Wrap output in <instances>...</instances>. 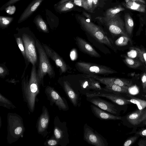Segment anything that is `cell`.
<instances>
[{
    "mask_svg": "<svg viewBox=\"0 0 146 146\" xmlns=\"http://www.w3.org/2000/svg\"><path fill=\"white\" fill-rule=\"evenodd\" d=\"M44 92L50 102V105L52 106L54 104L60 110L67 111L68 110V106L65 100L53 88L47 86Z\"/></svg>",
    "mask_w": 146,
    "mask_h": 146,
    "instance_id": "30bf717a",
    "label": "cell"
},
{
    "mask_svg": "<svg viewBox=\"0 0 146 146\" xmlns=\"http://www.w3.org/2000/svg\"><path fill=\"white\" fill-rule=\"evenodd\" d=\"M82 14L88 19L90 20H91V17L90 14L84 11L82 12Z\"/></svg>",
    "mask_w": 146,
    "mask_h": 146,
    "instance_id": "7dc6e473",
    "label": "cell"
},
{
    "mask_svg": "<svg viewBox=\"0 0 146 146\" xmlns=\"http://www.w3.org/2000/svg\"><path fill=\"white\" fill-rule=\"evenodd\" d=\"M124 61L129 67L136 68L141 66L143 63L140 61L127 56H125Z\"/></svg>",
    "mask_w": 146,
    "mask_h": 146,
    "instance_id": "484cf974",
    "label": "cell"
},
{
    "mask_svg": "<svg viewBox=\"0 0 146 146\" xmlns=\"http://www.w3.org/2000/svg\"><path fill=\"white\" fill-rule=\"evenodd\" d=\"M105 85L103 89L104 90L106 91L118 93H129V88L124 87L113 84H109Z\"/></svg>",
    "mask_w": 146,
    "mask_h": 146,
    "instance_id": "603a6c76",
    "label": "cell"
},
{
    "mask_svg": "<svg viewBox=\"0 0 146 146\" xmlns=\"http://www.w3.org/2000/svg\"><path fill=\"white\" fill-rule=\"evenodd\" d=\"M141 79L143 89V90H145L146 89V70L141 76Z\"/></svg>",
    "mask_w": 146,
    "mask_h": 146,
    "instance_id": "b9f144b4",
    "label": "cell"
},
{
    "mask_svg": "<svg viewBox=\"0 0 146 146\" xmlns=\"http://www.w3.org/2000/svg\"><path fill=\"white\" fill-rule=\"evenodd\" d=\"M83 7L87 11L92 12L94 10L93 0H84Z\"/></svg>",
    "mask_w": 146,
    "mask_h": 146,
    "instance_id": "e575fe53",
    "label": "cell"
},
{
    "mask_svg": "<svg viewBox=\"0 0 146 146\" xmlns=\"http://www.w3.org/2000/svg\"><path fill=\"white\" fill-rule=\"evenodd\" d=\"M124 19L125 29L128 36L130 37L131 35L134 25L133 20L128 13L125 14Z\"/></svg>",
    "mask_w": 146,
    "mask_h": 146,
    "instance_id": "d4e9b609",
    "label": "cell"
},
{
    "mask_svg": "<svg viewBox=\"0 0 146 146\" xmlns=\"http://www.w3.org/2000/svg\"><path fill=\"white\" fill-rule=\"evenodd\" d=\"M36 46L39 57V63L37 70V77L40 84L44 85L43 79L48 74L50 78H54L55 73L42 45L39 40H36Z\"/></svg>",
    "mask_w": 146,
    "mask_h": 146,
    "instance_id": "3957f363",
    "label": "cell"
},
{
    "mask_svg": "<svg viewBox=\"0 0 146 146\" xmlns=\"http://www.w3.org/2000/svg\"><path fill=\"white\" fill-rule=\"evenodd\" d=\"M0 105L9 109H13L16 108L9 100L1 94L0 95Z\"/></svg>",
    "mask_w": 146,
    "mask_h": 146,
    "instance_id": "4dcf8cb0",
    "label": "cell"
},
{
    "mask_svg": "<svg viewBox=\"0 0 146 146\" xmlns=\"http://www.w3.org/2000/svg\"><path fill=\"white\" fill-rule=\"evenodd\" d=\"M9 74V72L7 67L5 65L2 64L0 66V77L2 78H4Z\"/></svg>",
    "mask_w": 146,
    "mask_h": 146,
    "instance_id": "d590c367",
    "label": "cell"
},
{
    "mask_svg": "<svg viewBox=\"0 0 146 146\" xmlns=\"http://www.w3.org/2000/svg\"><path fill=\"white\" fill-rule=\"evenodd\" d=\"M70 0H61L58 3L56 4L57 5H59Z\"/></svg>",
    "mask_w": 146,
    "mask_h": 146,
    "instance_id": "681fc988",
    "label": "cell"
},
{
    "mask_svg": "<svg viewBox=\"0 0 146 146\" xmlns=\"http://www.w3.org/2000/svg\"><path fill=\"white\" fill-rule=\"evenodd\" d=\"M50 120L48 110L44 106L42 107V113L38 119L36 125L38 133L44 137H45L48 133L47 129Z\"/></svg>",
    "mask_w": 146,
    "mask_h": 146,
    "instance_id": "7c38bea8",
    "label": "cell"
},
{
    "mask_svg": "<svg viewBox=\"0 0 146 146\" xmlns=\"http://www.w3.org/2000/svg\"><path fill=\"white\" fill-rule=\"evenodd\" d=\"M86 80H81L80 82L81 86L83 88L87 89H90V82L88 78H86Z\"/></svg>",
    "mask_w": 146,
    "mask_h": 146,
    "instance_id": "f35d334b",
    "label": "cell"
},
{
    "mask_svg": "<svg viewBox=\"0 0 146 146\" xmlns=\"http://www.w3.org/2000/svg\"><path fill=\"white\" fill-rule=\"evenodd\" d=\"M46 16L48 23L51 29H52L57 23V17L48 10H46Z\"/></svg>",
    "mask_w": 146,
    "mask_h": 146,
    "instance_id": "f1b7e54d",
    "label": "cell"
},
{
    "mask_svg": "<svg viewBox=\"0 0 146 146\" xmlns=\"http://www.w3.org/2000/svg\"><path fill=\"white\" fill-rule=\"evenodd\" d=\"M131 0H125V3L124 5L127 8L138 11L144 12L145 11V6L144 4L140 2Z\"/></svg>",
    "mask_w": 146,
    "mask_h": 146,
    "instance_id": "44dd1931",
    "label": "cell"
},
{
    "mask_svg": "<svg viewBox=\"0 0 146 146\" xmlns=\"http://www.w3.org/2000/svg\"><path fill=\"white\" fill-rule=\"evenodd\" d=\"M125 10V9L120 5L116 6L108 9L105 13V17H113L119 13V12Z\"/></svg>",
    "mask_w": 146,
    "mask_h": 146,
    "instance_id": "4316f807",
    "label": "cell"
},
{
    "mask_svg": "<svg viewBox=\"0 0 146 146\" xmlns=\"http://www.w3.org/2000/svg\"><path fill=\"white\" fill-rule=\"evenodd\" d=\"M136 133L142 137H146V129L142 130Z\"/></svg>",
    "mask_w": 146,
    "mask_h": 146,
    "instance_id": "f6af8a7d",
    "label": "cell"
},
{
    "mask_svg": "<svg viewBox=\"0 0 146 146\" xmlns=\"http://www.w3.org/2000/svg\"><path fill=\"white\" fill-rule=\"evenodd\" d=\"M62 86L73 105L75 107L79 106L78 96L73 90L69 83L67 81H64L62 82Z\"/></svg>",
    "mask_w": 146,
    "mask_h": 146,
    "instance_id": "ffe728a7",
    "label": "cell"
},
{
    "mask_svg": "<svg viewBox=\"0 0 146 146\" xmlns=\"http://www.w3.org/2000/svg\"><path fill=\"white\" fill-rule=\"evenodd\" d=\"M89 98L87 99L88 101L101 109L112 114L117 113V110L113 104L99 98Z\"/></svg>",
    "mask_w": 146,
    "mask_h": 146,
    "instance_id": "9a60e30c",
    "label": "cell"
},
{
    "mask_svg": "<svg viewBox=\"0 0 146 146\" xmlns=\"http://www.w3.org/2000/svg\"><path fill=\"white\" fill-rule=\"evenodd\" d=\"M75 40L78 47L81 51L92 57H101L100 54L95 49L84 39L76 36Z\"/></svg>",
    "mask_w": 146,
    "mask_h": 146,
    "instance_id": "2e32d148",
    "label": "cell"
},
{
    "mask_svg": "<svg viewBox=\"0 0 146 146\" xmlns=\"http://www.w3.org/2000/svg\"><path fill=\"white\" fill-rule=\"evenodd\" d=\"M42 44L48 56L54 61L56 65L60 68L62 73H65L68 70V67L63 59L50 47L43 43Z\"/></svg>",
    "mask_w": 146,
    "mask_h": 146,
    "instance_id": "4fadbf2b",
    "label": "cell"
},
{
    "mask_svg": "<svg viewBox=\"0 0 146 146\" xmlns=\"http://www.w3.org/2000/svg\"><path fill=\"white\" fill-rule=\"evenodd\" d=\"M16 40L23 56L25 60H27L25 52V47L22 37L19 36L16 37Z\"/></svg>",
    "mask_w": 146,
    "mask_h": 146,
    "instance_id": "836d02e7",
    "label": "cell"
},
{
    "mask_svg": "<svg viewBox=\"0 0 146 146\" xmlns=\"http://www.w3.org/2000/svg\"><path fill=\"white\" fill-rule=\"evenodd\" d=\"M7 140L11 143L23 136L25 131L22 118L16 113H9L7 115Z\"/></svg>",
    "mask_w": 146,
    "mask_h": 146,
    "instance_id": "277c9868",
    "label": "cell"
},
{
    "mask_svg": "<svg viewBox=\"0 0 146 146\" xmlns=\"http://www.w3.org/2000/svg\"><path fill=\"white\" fill-rule=\"evenodd\" d=\"M21 85L24 100L27 103L30 111L33 112L34 110L35 99L39 92L40 85L38 78L35 65H32L29 79L28 75L24 77L22 80Z\"/></svg>",
    "mask_w": 146,
    "mask_h": 146,
    "instance_id": "6da1fadb",
    "label": "cell"
},
{
    "mask_svg": "<svg viewBox=\"0 0 146 146\" xmlns=\"http://www.w3.org/2000/svg\"><path fill=\"white\" fill-rule=\"evenodd\" d=\"M126 118L131 124L137 125L146 119V109H138L128 115Z\"/></svg>",
    "mask_w": 146,
    "mask_h": 146,
    "instance_id": "ac0fdd59",
    "label": "cell"
},
{
    "mask_svg": "<svg viewBox=\"0 0 146 146\" xmlns=\"http://www.w3.org/2000/svg\"><path fill=\"white\" fill-rule=\"evenodd\" d=\"M74 7L75 4L72 0L58 5L55 4L54 5L56 11L60 13L69 11L73 9Z\"/></svg>",
    "mask_w": 146,
    "mask_h": 146,
    "instance_id": "7402d4cb",
    "label": "cell"
},
{
    "mask_svg": "<svg viewBox=\"0 0 146 146\" xmlns=\"http://www.w3.org/2000/svg\"><path fill=\"white\" fill-rule=\"evenodd\" d=\"M75 66L80 72L87 74L108 75L117 73L107 66L89 62H78L76 63Z\"/></svg>",
    "mask_w": 146,
    "mask_h": 146,
    "instance_id": "8992f818",
    "label": "cell"
},
{
    "mask_svg": "<svg viewBox=\"0 0 146 146\" xmlns=\"http://www.w3.org/2000/svg\"><path fill=\"white\" fill-rule=\"evenodd\" d=\"M53 136L58 141V145L66 146L69 143L68 128L65 122L60 121L58 116L54 118V121Z\"/></svg>",
    "mask_w": 146,
    "mask_h": 146,
    "instance_id": "52a82bcc",
    "label": "cell"
},
{
    "mask_svg": "<svg viewBox=\"0 0 146 146\" xmlns=\"http://www.w3.org/2000/svg\"><path fill=\"white\" fill-rule=\"evenodd\" d=\"M19 0H9L1 7L0 10L1 11L3 10L7 7L10 5H13Z\"/></svg>",
    "mask_w": 146,
    "mask_h": 146,
    "instance_id": "60d3db41",
    "label": "cell"
},
{
    "mask_svg": "<svg viewBox=\"0 0 146 146\" xmlns=\"http://www.w3.org/2000/svg\"><path fill=\"white\" fill-rule=\"evenodd\" d=\"M131 99L127 100L132 103L137 105L139 109L142 110L146 107V101L131 96H128Z\"/></svg>",
    "mask_w": 146,
    "mask_h": 146,
    "instance_id": "83f0119b",
    "label": "cell"
},
{
    "mask_svg": "<svg viewBox=\"0 0 146 146\" xmlns=\"http://www.w3.org/2000/svg\"><path fill=\"white\" fill-rule=\"evenodd\" d=\"M78 18L81 26L85 31L99 42L106 45L114 52L116 51L113 41L100 27L83 17L78 16Z\"/></svg>",
    "mask_w": 146,
    "mask_h": 146,
    "instance_id": "7a4b0ae2",
    "label": "cell"
},
{
    "mask_svg": "<svg viewBox=\"0 0 146 146\" xmlns=\"http://www.w3.org/2000/svg\"><path fill=\"white\" fill-rule=\"evenodd\" d=\"M94 9L97 6L98 3V0H93Z\"/></svg>",
    "mask_w": 146,
    "mask_h": 146,
    "instance_id": "c3c4849f",
    "label": "cell"
},
{
    "mask_svg": "<svg viewBox=\"0 0 146 146\" xmlns=\"http://www.w3.org/2000/svg\"><path fill=\"white\" fill-rule=\"evenodd\" d=\"M24 45L27 60L32 65H36L37 62L36 50V41L28 34L24 33L21 36Z\"/></svg>",
    "mask_w": 146,
    "mask_h": 146,
    "instance_id": "ba28073f",
    "label": "cell"
},
{
    "mask_svg": "<svg viewBox=\"0 0 146 146\" xmlns=\"http://www.w3.org/2000/svg\"><path fill=\"white\" fill-rule=\"evenodd\" d=\"M91 110L94 115L101 120H120L121 117L115 116L105 111L96 106L92 104L91 105Z\"/></svg>",
    "mask_w": 146,
    "mask_h": 146,
    "instance_id": "d6986e66",
    "label": "cell"
},
{
    "mask_svg": "<svg viewBox=\"0 0 146 146\" xmlns=\"http://www.w3.org/2000/svg\"><path fill=\"white\" fill-rule=\"evenodd\" d=\"M4 10L8 14L11 15L15 12L16 8L14 5H10L6 7Z\"/></svg>",
    "mask_w": 146,
    "mask_h": 146,
    "instance_id": "ab89813d",
    "label": "cell"
},
{
    "mask_svg": "<svg viewBox=\"0 0 146 146\" xmlns=\"http://www.w3.org/2000/svg\"><path fill=\"white\" fill-rule=\"evenodd\" d=\"M138 144L139 146H146V140H141L139 141Z\"/></svg>",
    "mask_w": 146,
    "mask_h": 146,
    "instance_id": "bcb514c9",
    "label": "cell"
},
{
    "mask_svg": "<svg viewBox=\"0 0 146 146\" xmlns=\"http://www.w3.org/2000/svg\"><path fill=\"white\" fill-rule=\"evenodd\" d=\"M144 61V63L146 65V51L143 48L140 49Z\"/></svg>",
    "mask_w": 146,
    "mask_h": 146,
    "instance_id": "ee69618b",
    "label": "cell"
},
{
    "mask_svg": "<svg viewBox=\"0 0 146 146\" xmlns=\"http://www.w3.org/2000/svg\"><path fill=\"white\" fill-rule=\"evenodd\" d=\"M87 123L84 127V139L87 143L96 146H107L108 143L102 136L94 132Z\"/></svg>",
    "mask_w": 146,
    "mask_h": 146,
    "instance_id": "9c48e42d",
    "label": "cell"
},
{
    "mask_svg": "<svg viewBox=\"0 0 146 146\" xmlns=\"http://www.w3.org/2000/svg\"><path fill=\"white\" fill-rule=\"evenodd\" d=\"M138 136H133L127 139L124 143V146H129L131 145L137 140Z\"/></svg>",
    "mask_w": 146,
    "mask_h": 146,
    "instance_id": "74e56055",
    "label": "cell"
},
{
    "mask_svg": "<svg viewBox=\"0 0 146 146\" xmlns=\"http://www.w3.org/2000/svg\"><path fill=\"white\" fill-rule=\"evenodd\" d=\"M33 22L39 30L45 33L49 32L48 26L40 15H38L35 17Z\"/></svg>",
    "mask_w": 146,
    "mask_h": 146,
    "instance_id": "cb8c5ba5",
    "label": "cell"
},
{
    "mask_svg": "<svg viewBox=\"0 0 146 146\" xmlns=\"http://www.w3.org/2000/svg\"><path fill=\"white\" fill-rule=\"evenodd\" d=\"M86 95L87 98H90L96 96L106 98L119 105H124L131 103L124 98L116 94L100 93L92 94L86 93Z\"/></svg>",
    "mask_w": 146,
    "mask_h": 146,
    "instance_id": "5bb4252c",
    "label": "cell"
},
{
    "mask_svg": "<svg viewBox=\"0 0 146 146\" xmlns=\"http://www.w3.org/2000/svg\"><path fill=\"white\" fill-rule=\"evenodd\" d=\"M14 18L12 17L1 16L0 27L2 29L7 28L13 21Z\"/></svg>",
    "mask_w": 146,
    "mask_h": 146,
    "instance_id": "f546056e",
    "label": "cell"
},
{
    "mask_svg": "<svg viewBox=\"0 0 146 146\" xmlns=\"http://www.w3.org/2000/svg\"><path fill=\"white\" fill-rule=\"evenodd\" d=\"M44 144L45 145L54 146L58 145V141L53 136L51 139L45 141Z\"/></svg>",
    "mask_w": 146,
    "mask_h": 146,
    "instance_id": "8d00e7d4",
    "label": "cell"
},
{
    "mask_svg": "<svg viewBox=\"0 0 146 146\" xmlns=\"http://www.w3.org/2000/svg\"><path fill=\"white\" fill-rule=\"evenodd\" d=\"M130 40L129 37L125 36H121L115 41V43L117 46H124L127 45Z\"/></svg>",
    "mask_w": 146,
    "mask_h": 146,
    "instance_id": "1f68e13d",
    "label": "cell"
},
{
    "mask_svg": "<svg viewBox=\"0 0 146 146\" xmlns=\"http://www.w3.org/2000/svg\"><path fill=\"white\" fill-rule=\"evenodd\" d=\"M96 19L105 25L113 36H125L130 38L126 31L124 22L119 13L111 17H98Z\"/></svg>",
    "mask_w": 146,
    "mask_h": 146,
    "instance_id": "5b68a950",
    "label": "cell"
},
{
    "mask_svg": "<svg viewBox=\"0 0 146 146\" xmlns=\"http://www.w3.org/2000/svg\"><path fill=\"white\" fill-rule=\"evenodd\" d=\"M72 0L75 5L83 7L84 0Z\"/></svg>",
    "mask_w": 146,
    "mask_h": 146,
    "instance_id": "7bdbcfd3",
    "label": "cell"
},
{
    "mask_svg": "<svg viewBox=\"0 0 146 146\" xmlns=\"http://www.w3.org/2000/svg\"><path fill=\"white\" fill-rule=\"evenodd\" d=\"M145 122H144V124L145 125H146V120H145Z\"/></svg>",
    "mask_w": 146,
    "mask_h": 146,
    "instance_id": "816d5d0a",
    "label": "cell"
},
{
    "mask_svg": "<svg viewBox=\"0 0 146 146\" xmlns=\"http://www.w3.org/2000/svg\"><path fill=\"white\" fill-rule=\"evenodd\" d=\"M90 81V89H94L96 90H102V88L100 85V82L98 80L91 78H88Z\"/></svg>",
    "mask_w": 146,
    "mask_h": 146,
    "instance_id": "d6a6232c",
    "label": "cell"
},
{
    "mask_svg": "<svg viewBox=\"0 0 146 146\" xmlns=\"http://www.w3.org/2000/svg\"><path fill=\"white\" fill-rule=\"evenodd\" d=\"M135 1H137L144 4H145V0H131Z\"/></svg>",
    "mask_w": 146,
    "mask_h": 146,
    "instance_id": "f907efd6",
    "label": "cell"
},
{
    "mask_svg": "<svg viewBox=\"0 0 146 146\" xmlns=\"http://www.w3.org/2000/svg\"><path fill=\"white\" fill-rule=\"evenodd\" d=\"M44 0H33L28 5L21 15L18 19L19 23L26 20L30 17Z\"/></svg>",
    "mask_w": 146,
    "mask_h": 146,
    "instance_id": "e0dca14e",
    "label": "cell"
},
{
    "mask_svg": "<svg viewBox=\"0 0 146 146\" xmlns=\"http://www.w3.org/2000/svg\"><path fill=\"white\" fill-rule=\"evenodd\" d=\"M84 77L86 78H92L105 85L109 84H113L129 88L132 84V82L131 81L122 78L102 77L94 74H87Z\"/></svg>",
    "mask_w": 146,
    "mask_h": 146,
    "instance_id": "8fae6325",
    "label": "cell"
}]
</instances>
